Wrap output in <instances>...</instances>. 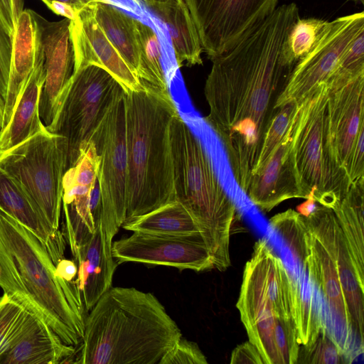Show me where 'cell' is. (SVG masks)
<instances>
[{
    "mask_svg": "<svg viewBox=\"0 0 364 364\" xmlns=\"http://www.w3.org/2000/svg\"><path fill=\"white\" fill-rule=\"evenodd\" d=\"M141 1L146 5L147 7H149L150 6L154 5L155 4L165 2L168 0H141Z\"/></svg>",
    "mask_w": 364,
    "mask_h": 364,
    "instance_id": "cell-45",
    "label": "cell"
},
{
    "mask_svg": "<svg viewBox=\"0 0 364 364\" xmlns=\"http://www.w3.org/2000/svg\"><path fill=\"white\" fill-rule=\"evenodd\" d=\"M122 87L99 65L90 64L75 70L55 119L46 127L66 139L65 171L75 166Z\"/></svg>",
    "mask_w": 364,
    "mask_h": 364,
    "instance_id": "cell-8",
    "label": "cell"
},
{
    "mask_svg": "<svg viewBox=\"0 0 364 364\" xmlns=\"http://www.w3.org/2000/svg\"><path fill=\"white\" fill-rule=\"evenodd\" d=\"M95 19L120 56L137 77L139 49L136 19L122 11L110 0L93 3ZM138 78V77H137Z\"/></svg>",
    "mask_w": 364,
    "mask_h": 364,
    "instance_id": "cell-26",
    "label": "cell"
},
{
    "mask_svg": "<svg viewBox=\"0 0 364 364\" xmlns=\"http://www.w3.org/2000/svg\"><path fill=\"white\" fill-rule=\"evenodd\" d=\"M70 33L75 53V70L94 64L107 70L126 92L144 87L131 70L98 25L93 4L77 12L70 20Z\"/></svg>",
    "mask_w": 364,
    "mask_h": 364,
    "instance_id": "cell-17",
    "label": "cell"
},
{
    "mask_svg": "<svg viewBox=\"0 0 364 364\" xmlns=\"http://www.w3.org/2000/svg\"><path fill=\"white\" fill-rule=\"evenodd\" d=\"M75 347L63 343L43 321L29 312L23 331L0 364H58L68 363Z\"/></svg>",
    "mask_w": 364,
    "mask_h": 364,
    "instance_id": "cell-21",
    "label": "cell"
},
{
    "mask_svg": "<svg viewBox=\"0 0 364 364\" xmlns=\"http://www.w3.org/2000/svg\"><path fill=\"white\" fill-rule=\"evenodd\" d=\"M176 200L196 223L214 268L230 266V237L236 205L220 183L210 159L179 112L169 127Z\"/></svg>",
    "mask_w": 364,
    "mask_h": 364,
    "instance_id": "cell-5",
    "label": "cell"
},
{
    "mask_svg": "<svg viewBox=\"0 0 364 364\" xmlns=\"http://www.w3.org/2000/svg\"><path fill=\"white\" fill-rule=\"evenodd\" d=\"M328 89L331 150L336 164L353 183L364 178V73Z\"/></svg>",
    "mask_w": 364,
    "mask_h": 364,
    "instance_id": "cell-12",
    "label": "cell"
},
{
    "mask_svg": "<svg viewBox=\"0 0 364 364\" xmlns=\"http://www.w3.org/2000/svg\"><path fill=\"white\" fill-rule=\"evenodd\" d=\"M112 255L118 264L138 262L196 272L214 268L200 233L171 235L134 232L127 237L112 242Z\"/></svg>",
    "mask_w": 364,
    "mask_h": 364,
    "instance_id": "cell-13",
    "label": "cell"
},
{
    "mask_svg": "<svg viewBox=\"0 0 364 364\" xmlns=\"http://www.w3.org/2000/svg\"><path fill=\"white\" fill-rule=\"evenodd\" d=\"M114 237L100 220L91 237L73 255L77 264V279L74 282L86 311H90L112 287L118 265L112 255Z\"/></svg>",
    "mask_w": 364,
    "mask_h": 364,
    "instance_id": "cell-19",
    "label": "cell"
},
{
    "mask_svg": "<svg viewBox=\"0 0 364 364\" xmlns=\"http://www.w3.org/2000/svg\"><path fill=\"white\" fill-rule=\"evenodd\" d=\"M231 364H264L262 356L250 341L237 346L232 352Z\"/></svg>",
    "mask_w": 364,
    "mask_h": 364,
    "instance_id": "cell-39",
    "label": "cell"
},
{
    "mask_svg": "<svg viewBox=\"0 0 364 364\" xmlns=\"http://www.w3.org/2000/svg\"><path fill=\"white\" fill-rule=\"evenodd\" d=\"M364 30V12L326 21L308 53L295 65L276 103H301L326 84L344 52Z\"/></svg>",
    "mask_w": 364,
    "mask_h": 364,
    "instance_id": "cell-10",
    "label": "cell"
},
{
    "mask_svg": "<svg viewBox=\"0 0 364 364\" xmlns=\"http://www.w3.org/2000/svg\"><path fill=\"white\" fill-rule=\"evenodd\" d=\"M301 105V103L291 102L277 108L264 132L252 176L262 168L292 128L297 119Z\"/></svg>",
    "mask_w": 364,
    "mask_h": 364,
    "instance_id": "cell-31",
    "label": "cell"
},
{
    "mask_svg": "<svg viewBox=\"0 0 364 364\" xmlns=\"http://www.w3.org/2000/svg\"><path fill=\"white\" fill-rule=\"evenodd\" d=\"M326 23L319 18H299L292 26L285 47L289 57L296 64L310 50Z\"/></svg>",
    "mask_w": 364,
    "mask_h": 364,
    "instance_id": "cell-33",
    "label": "cell"
},
{
    "mask_svg": "<svg viewBox=\"0 0 364 364\" xmlns=\"http://www.w3.org/2000/svg\"><path fill=\"white\" fill-rule=\"evenodd\" d=\"M4 104L0 98V132L3 128Z\"/></svg>",
    "mask_w": 364,
    "mask_h": 364,
    "instance_id": "cell-44",
    "label": "cell"
},
{
    "mask_svg": "<svg viewBox=\"0 0 364 364\" xmlns=\"http://www.w3.org/2000/svg\"><path fill=\"white\" fill-rule=\"evenodd\" d=\"M296 4L277 6L230 50L212 59L203 118L221 142L235 183L246 193L264 132L296 63L285 43L299 18Z\"/></svg>",
    "mask_w": 364,
    "mask_h": 364,
    "instance_id": "cell-1",
    "label": "cell"
},
{
    "mask_svg": "<svg viewBox=\"0 0 364 364\" xmlns=\"http://www.w3.org/2000/svg\"><path fill=\"white\" fill-rule=\"evenodd\" d=\"M44 61L43 55L28 78L10 121L0 132V154L46 129L39 114L40 96L46 78Z\"/></svg>",
    "mask_w": 364,
    "mask_h": 364,
    "instance_id": "cell-23",
    "label": "cell"
},
{
    "mask_svg": "<svg viewBox=\"0 0 364 364\" xmlns=\"http://www.w3.org/2000/svg\"><path fill=\"white\" fill-rule=\"evenodd\" d=\"M149 8L164 23L168 31L176 61L188 67L201 65L203 48L200 37L184 0H168Z\"/></svg>",
    "mask_w": 364,
    "mask_h": 364,
    "instance_id": "cell-25",
    "label": "cell"
},
{
    "mask_svg": "<svg viewBox=\"0 0 364 364\" xmlns=\"http://www.w3.org/2000/svg\"><path fill=\"white\" fill-rule=\"evenodd\" d=\"M136 25L139 49V80L144 87L170 92L162 66L158 36L151 27L139 20L136 19Z\"/></svg>",
    "mask_w": 364,
    "mask_h": 364,
    "instance_id": "cell-29",
    "label": "cell"
},
{
    "mask_svg": "<svg viewBox=\"0 0 364 364\" xmlns=\"http://www.w3.org/2000/svg\"><path fill=\"white\" fill-rule=\"evenodd\" d=\"M353 1H360V2H361L362 4L363 3V0H353Z\"/></svg>",
    "mask_w": 364,
    "mask_h": 364,
    "instance_id": "cell-47",
    "label": "cell"
},
{
    "mask_svg": "<svg viewBox=\"0 0 364 364\" xmlns=\"http://www.w3.org/2000/svg\"><path fill=\"white\" fill-rule=\"evenodd\" d=\"M206 357L198 344L182 336L166 353L159 364H207Z\"/></svg>",
    "mask_w": 364,
    "mask_h": 364,
    "instance_id": "cell-37",
    "label": "cell"
},
{
    "mask_svg": "<svg viewBox=\"0 0 364 364\" xmlns=\"http://www.w3.org/2000/svg\"><path fill=\"white\" fill-rule=\"evenodd\" d=\"M340 348L328 334L322 329L316 341L309 346L299 348L296 363H346Z\"/></svg>",
    "mask_w": 364,
    "mask_h": 364,
    "instance_id": "cell-35",
    "label": "cell"
},
{
    "mask_svg": "<svg viewBox=\"0 0 364 364\" xmlns=\"http://www.w3.org/2000/svg\"><path fill=\"white\" fill-rule=\"evenodd\" d=\"M269 225L284 240L294 260L306 264L311 255V233L305 217L288 209L271 218Z\"/></svg>",
    "mask_w": 364,
    "mask_h": 364,
    "instance_id": "cell-30",
    "label": "cell"
},
{
    "mask_svg": "<svg viewBox=\"0 0 364 364\" xmlns=\"http://www.w3.org/2000/svg\"><path fill=\"white\" fill-rule=\"evenodd\" d=\"M274 339L281 364L296 363L300 344L294 320L277 317Z\"/></svg>",
    "mask_w": 364,
    "mask_h": 364,
    "instance_id": "cell-36",
    "label": "cell"
},
{
    "mask_svg": "<svg viewBox=\"0 0 364 364\" xmlns=\"http://www.w3.org/2000/svg\"><path fill=\"white\" fill-rule=\"evenodd\" d=\"M296 122L297 119L264 165L252 176L245 193L250 201L264 212H269L288 199L304 198L294 156Z\"/></svg>",
    "mask_w": 364,
    "mask_h": 364,
    "instance_id": "cell-18",
    "label": "cell"
},
{
    "mask_svg": "<svg viewBox=\"0 0 364 364\" xmlns=\"http://www.w3.org/2000/svg\"><path fill=\"white\" fill-rule=\"evenodd\" d=\"M305 218L310 232L321 242L336 264L350 316L353 336L363 344L364 288L359 283L335 213L332 209L320 205Z\"/></svg>",
    "mask_w": 364,
    "mask_h": 364,
    "instance_id": "cell-16",
    "label": "cell"
},
{
    "mask_svg": "<svg viewBox=\"0 0 364 364\" xmlns=\"http://www.w3.org/2000/svg\"><path fill=\"white\" fill-rule=\"evenodd\" d=\"M67 141L47 129L0 154V168L26 194L55 232L59 225Z\"/></svg>",
    "mask_w": 364,
    "mask_h": 364,
    "instance_id": "cell-7",
    "label": "cell"
},
{
    "mask_svg": "<svg viewBox=\"0 0 364 364\" xmlns=\"http://www.w3.org/2000/svg\"><path fill=\"white\" fill-rule=\"evenodd\" d=\"M55 267L57 274L66 281L73 282L77 276V266L73 261L63 258L57 263Z\"/></svg>",
    "mask_w": 364,
    "mask_h": 364,
    "instance_id": "cell-41",
    "label": "cell"
},
{
    "mask_svg": "<svg viewBox=\"0 0 364 364\" xmlns=\"http://www.w3.org/2000/svg\"><path fill=\"white\" fill-rule=\"evenodd\" d=\"M29 312L9 299L0 307V362L21 337Z\"/></svg>",
    "mask_w": 364,
    "mask_h": 364,
    "instance_id": "cell-32",
    "label": "cell"
},
{
    "mask_svg": "<svg viewBox=\"0 0 364 364\" xmlns=\"http://www.w3.org/2000/svg\"><path fill=\"white\" fill-rule=\"evenodd\" d=\"M99 164L97 149L90 141L81 150L75 166L68 169L63 176L65 236L73 255L88 240L99 224L95 223L92 210Z\"/></svg>",
    "mask_w": 364,
    "mask_h": 364,
    "instance_id": "cell-14",
    "label": "cell"
},
{
    "mask_svg": "<svg viewBox=\"0 0 364 364\" xmlns=\"http://www.w3.org/2000/svg\"><path fill=\"white\" fill-rule=\"evenodd\" d=\"M203 50L212 60L230 50L277 7L279 0H184Z\"/></svg>",
    "mask_w": 364,
    "mask_h": 364,
    "instance_id": "cell-11",
    "label": "cell"
},
{
    "mask_svg": "<svg viewBox=\"0 0 364 364\" xmlns=\"http://www.w3.org/2000/svg\"><path fill=\"white\" fill-rule=\"evenodd\" d=\"M360 286L364 288V178L353 182L333 210Z\"/></svg>",
    "mask_w": 364,
    "mask_h": 364,
    "instance_id": "cell-27",
    "label": "cell"
},
{
    "mask_svg": "<svg viewBox=\"0 0 364 364\" xmlns=\"http://www.w3.org/2000/svg\"><path fill=\"white\" fill-rule=\"evenodd\" d=\"M38 16L32 10L24 9L14 27L2 129L10 121L28 78L38 60L44 55Z\"/></svg>",
    "mask_w": 364,
    "mask_h": 364,
    "instance_id": "cell-20",
    "label": "cell"
},
{
    "mask_svg": "<svg viewBox=\"0 0 364 364\" xmlns=\"http://www.w3.org/2000/svg\"><path fill=\"white\" fill-rule=\"evenodd\" d=\"M0 287L46 323L68 346L85 330L84 306L74 282L61 278L41 240L0 210Z\"/></svg>",
    "mask_w": 364,
    "mask_h": 364,
    "instance_id": "cell-3",
    "label": "cell"
},
{
    "mask_svg": "<svg viewBox=\"0 0 364 364\" xmlns=\"http://www.w3.org/2000/svg\"><path fill=\"white\" fill-rule=\"evenodd\" d=\"M68 4L73 6L77 11L82 9L83 7L92 4L95 2L102 0H55Z\"/></svg>",
    "mask_w": 364,
    "mask_h": 364,
    "instance_id": "cell-43",
    "label": "cell"
},
{
    "mask_svg": "<svg viewBox=\"0 0 364 364\" xmlns=\"http://www.w3.org/2000/svg\"><path fill=\"white\" fill-rule=\"evenodd\" d=\"M181 336L153 294L111 287L85 319L73 363L156 364Z\"/></svg>",
    "mask_w": 364,
    "mask_h": 364,
    "instance_id": "cell-2",
    "label": "cell"
},
{
    "mask_svg": "<svg viewBox=\"0 0 364 364\" xmlns=\"http://www.w3.org/2000/svg\"><path fill=\"white\" fill-rule=\"evenodd\" d=\"M44 52L46 78L40 101L39 114L46 127L55 118L75 73V53L70 20L50 22L39 16Z\"/></svg>",
    "mask_w": 364,
    "mask_h": 364,
    "instance_id": "cell-15",
    "label": "cell"
},
{
    "mask_svg": "<svg viewBox=\"0 0 364 364\" xmlns=\"http://www.w3.org/2000/svg\"><path fill=\"white\" fill-rule=\"evenodd\" d=\"M127 183L124 223L176 200L169 136L179 112L170 92H126Z\"/></svg>",
    "mask_w": 364,
    "mask_h": 364,
    "instance_id": "cell-4",
    "label": "cell"
},
{
    "mask_svg": "<svg viewBox=\"0 0 364 364\" xmlns=\"http://www.w3.org/2000/svg\"><path fill=\"white\" fill-rule=\"evenodd\" d=\"M55 14L74 20L77 11L70 5L55 0H41Z\"/></svg>",
    "mask_w": 364,
    "mask_h": 364,
    "instance_id": "cell-40",
    "label": "cell"
},
{
    "mask_svg": "<svg viewBox=\"0 0 364 364\" xmlns=\"http://www.w3.org/2000/svg\"><path fill=\"white\" fill-rule=\"evenodd\" d=\"M296 262V270H288L291 286L292 317L299 344L311 346L324 326L321 292L311 279L306 264Z\"/></svg>",
    "mask_w": 364,
    "mask_h": 364,
    "instance_id": "cell-24",
    "label": "cell"
},
{
    "mask_svg": "<svg viewBox=\"0 0 364 364\" xmlns=\"http://www.w3.org/2000/svg\"><path fill=\"white\" fill-rule=\"evenodd\" d=\"M126 91L122 87L91 141L100 158V223L114 235L124 223L127 183Z\"/></svg>",
    "mask_w": 364,
    "mask_h": 364,
    "instance_id": "cell-9",
    "label": "cell"
},
{
    "mask_svg": "<svg viewBox=\"0 0 364 364\" xmlns=\"http://www.w3.org/2000/svg\"><path fill=\"white\" fill-rule=\"evenodd\" d=\"M122 227L132 232L160 235H186L200 233L191 215L177 200L124 223Z\"/></svg>",
    "mask_w": 364,
    "mask_h": 364,
    "instance_id": "cell-28",
    "label": "cell"
},
{
    "mask_svg": "<svg viewBox=\"0 0 364 364\" xmlns=\"http://www.w3.org/2000/svg\"><path fill=\"white\" fill-rule=\"evenodd\" d=\"M0 210L33 232L46 247L55 265L64 258V235L50 228L26 194L1 168Z\"/></svg>",
    "mask_w": 364,
    "mask_h": 364,
    "instance_id": "cell-22",
    "label": "cell"
},
{
    "mask_svg": "<svg viewBox=\"0 0 364 364\" xmlns=\"http://www.w3.org/2000/svg\"><path fill=\"white\" fill-rule=\"evenodd\" d=\"M364 73V30L360 31L347 48L326 82L328 87L346 83Z\"/></svg>",
    "mask_w": 364,
    "mask_h": 364,
    "instance_id": "cell-34",
    "label": "cell"
},
{
    "mask_svg": "<svg viewBox=\"0 0 364 364\" xmlns=\"http://www.w3.org/2000/svg\"><path fill=\"white\" fill-rule=\"evenodd\" d=\"M12 38L13 31L0 9V98L4 104L9 77Z\"/></svg>",
    "mask_w": 364,
    "mask_h": 364,
    "instance_id": "cell-38",
    "label": "cell"
},
{
    "mask_svg": "<svg viewBox=\"0 0 364 364\" xmlns=\"http://www.w3.org/2000/svg\"><path fill=\"white\" fill-rule=\"evenodd\" d=\"M1 297H0V299H1Z\"/></svg>",
    "mask_w": 364,
    "mask_h": 364,
    "instance_id": "cell-48",
    "label": "cell"
},
{
    "mask_svg": "<svg viewBox=\"0 0 364 364\" xmlns=\"http://www.w3.org/2000/svg\"><path fill=\"white\" fill-rule=\"evenodd\" d=\"M305 201L296 206V212L304 217L309 216L316 209V201L312 196H308Z\"/></svg>",
    "mask_w": 364,
    "mask_h": 364,
    "instance_id": "cell-42",
    "label": "cell"
},
{
    "mask_svg": "<svg viewBox=\"0 0 364 364\" xmlns=\"http://www.w3.org/2000/svg\"><path fill=\"white\" fill-rule=\"evenodd\" d=\"M328 92L326 84H323L301 102L294 131V156L304 198L312 196L316 203L333 210L352 183L331 150Z\"/></svg>",
    "mask_w": 364,
    "mask_h": 364,
    "instance_id": "cell-6",
    "label": "cell"
},
{
    "mask_svg": "<svg viewBox=\"0 0 364 364\" xmlns=\"http://www.w3.org/2000/svg\"><path fill=\"white\" fill-rule=\"evenodd\" d=\"M10 299L9 296L6 294H4L3 296L0 299V307L5 304L6 301H8Z\"/></svg>",
    "mask_w": 364,
    "mask_h": 364,
    "instance_id": "cell-46",
    "label": "cell"
}]
</instances>
